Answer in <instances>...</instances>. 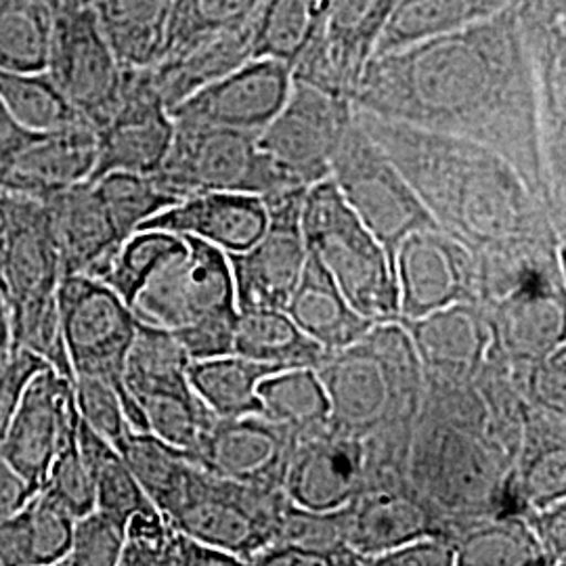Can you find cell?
Here are the masks:
<instances>
[{
	"label": "cell",
	"instance_id": "1",
	"mask_svg": "<svg viewBox=\"0 0 566 566\" xmlns=\"http://www.w3.org/2000/svg\"><path fill=\"white\" fill-rule=\"evenodd\" d=\"M353 109L464 137L504 156L566 235L549 191L539 112L514 2L493 18L371 55Z\"/></svg>",
	"mask_w": 566,
	"mask_h": 566
},
{
	"label": "cell",
	"instance_id": "2",
	"mask_svg": "<svg viewBox=\"0 0 566 566\" xmlns=\"http://www.w3.org/2000/svg\"><path fill=\"white\" fill-rule=\"evenodd\" d=\"M355 118L403 172L437 227L474 256L479 303H495L526 283H566V235L504 156L357 109Z\"/></svg>",
	"mask_w": 566,
	"mask_h": 566
},
{
	"label": "cell",
	"instance_id": "3",
	"mask_svg": "<svg viewBox=\"0 0 566 566\" xmlns=\"http://www.w3.org/2000/svg\"><path fill=\"white\" fill-rule=\"evenodd\" d=\"M327 395V426L371 446L407 449L424 376L399 322L374 324L315 367Z\"/></svg>",
	"mask_w": 566,
	"mask_h": 566
},
{
	"label": "cell",
	"instance_id": "4",
	"mask_svg": "<svg viewBox=\"0 0 566 566\" xmlns=\"http://www.w3.org/2000/svg\"><path fill=\"white\" fill-rule=\"evenodd\" d=\"M9 235L0 261V303L7 311L11 348L39 355L72 378L61 336L57 285L60 250L46 203L9 193Z\"/></svg>",
	"mask_w": 566,
	"mask_h": 566
},
{
	"label": "cell",
	"instance_id": "5",
	"mask_svg": "<svg viewBox=\"0 0 566 566\" xmlns=\"http://www.w3.org/2000/svg\"><path fill=\"white\" fill-rule=\"evenodd\" d=\"M306 252L313 254L344 298L371 324L399 322L395 263L327 177L304 193L301 210Z\"/></svg>",
	"mask_w": 566,
	"mask_h": 566
},
{
	"label": "cell",
	"instance_id": "6",
	"mask_svg": "<svg viewBox=\"0 0 566 566\" xmlns=\"http://www.w3.org/2000/svg\"><path fill=\"white\" fill-rule=\"evenodd\" d=\"M285 500L283 489L242 485L191 462L160 514L185 535L250 565V558L273 542Z\"/></svg>",
	"mask_w": 566,
	"mask_h": 566
},
{
	"label": "cell",
	"instance_id": "7",
	"mask_svg": "<svg viewBox=\"0 0 566 566\" xmlns=\"http://www.w3.org/2000/svg\"><path fill=\"white\" fill-rule=\"evenodd\" d=\"M256 139V135L206 122L175 120L172 142L154 179L179 200L206 191L264 198L283 189H304L285 181Z\"/></svg>",
	"mask_w": 566,
	"mask_h": 566
},
{
	"label": "cell",
	"instance_id": "8",
	"mask_svg": "<svg viewBox=\"0 0 566 566\" xmlns=\"http://www.w3.org/2000/svg\"><path fill=\"white\" fill-rule=\"evenodd\" d=\"M329 177L359 221L385 245L392 263L405 235L437 227L403 172L357 118L350 122L334 154Z\"/></svg>",
	"mask_w": 566,
	"mask_h": 566
},
{
	"label": "cell",
	"instance_id": "9",
	"mask_svg": "<svg viewBox=\"0 0 566 566\" xmlns=\"http://www.w3.org/2000/svg\"><path fill=\"white\" fill-rule=\"evenodd\" d=\"M44 74L95 130L120 102L124 67L103 34L95 4H57Z\"/></svg>",
	"mask_w": 566,
	"mask_h": 566
},
{
	"label": "cell",
	"instance_id": "10",
	"mask_svg": "<svg viewBox=\"0 0 566 566\" xmlns=\"http://www.w3.org/2000/svg\"><path fill=\"white\" fill-rule=\"evenodd\" d=\"M57 311L72 378H102L122 395L124 361L139 324L133 308L97 277L65 275Z\"/></svg>",
	"mask_w": 566,
	"mask_h": 566
},
{
	"label": "cell",
	"instance_id": "11",
	"mask_svg": "<svg viewBox=\"0 0 566 566\" xmlns=\"http://www.w3.org/2000/svg\"><path fill=\"white\" fill-rule=\"evenodd\" d=\"M182 238L181 250L147 280L130 304L142 324L179 332L238 313L227 254L198 238Z\"/></svg>",
	"mask_w": 566,
	"mask_h": 566
},
{
	"label": "cell",
	"instance_id": "12",
	"mask_svg": "<svg viewBox=\"0 0 566 566\" xmlns=\"http://www.w3.org/2000/svg\"><path fill=\"white\" fill-rule=\"evenodd\" d=\"M355 118L353 103L292 78L280 114L259 135V149L294 187H311L332 175V160Z\"/></svg>",
	"mask_w": 566,
	"mask_h": 566
},
{
	"label": "cell",
	"instance_id": "13",
	"mask_svg": "<svg viewBox=\"0 0 566 566\" xmlns=\"http://www.w3.org/2000/svg\"><path fill=\"white\" fill-rule=\"evenodd\" d=\"M535 86L547 185L566 214V0H514Z\"/></svg>",
	"mask_w": 566,
	"mask_h": 566
},
{
	"label": "cell",
	"instance_id": "14",
	"mask_svg": "<svg viewBox=\"0 0 566 566\" xmlns=\"http://www.w3.org/2000/svg\"><path fill=\"white\" fill-rule=\"evenodd\" d=\"M346 544L365 566L424 535H447L446 516L411 485L401 465L369 464L361 489L344 506Z\"/></svg>",
	"mask_w": 566,
	"mask_h": 566
},
{
	"label": "cell",
	"instance_id": "15",
	"mask_svg": "<svg viewBox=\"0 0 566 566\" xmlns=\"http://www.w3.org/2000/svg\"><path fill=\"white\" fill-rule=\"evenodd\" d=\"M306 189L264 196L269 223L261 240L243 252L227 254L238 311L283 308L296 287L308 254L301 227Z\"/></svg>",
	"mask_w": 566,
	"mask_h": 566
},
{
	"label": "cell",
	"instance_id": "16",
	"mask_svg": "<svg viewBox=\"0 0 566 566\" xmlns=\"http://www.w3.org/2000/svg\"><path fill=\"white\" fill-rule=\"evenodd\" d=\"M175 120L147 67H124L120 102L97 128V160L88 181L107 172L154 175L172 142Z\"/></svg>",
	"mask_w": 566,
	"mask_h": 566
},
{
	"label": "cell",
	"instance_id": "17",
	"mask_svg": "<svg viewBox=\"0 0 566 566\" xmlns=\"http://www.w3.org/2000/svg\"><path fill=\"white\" fill-rule=\"evenodd\" d=\"M399 319H418L455 303H479L474 256L439 227L405 235L395 252Z\"/></svg>",
	"mask_w": 566,
	"mask_h": 566
},
{
	"label": "cell",
	"instance_id": "18",
	"mask_svg": "<svg viewBox=\"0 0 566 566\" xmlns=\"http://www.w3.org/2000/svg\"><path fill=\"white\" fill-rule=\"evenodd\" d=\"M399 0H327L324 32L292 65V78L350 102L388 15Z\"/></svg>",
	"mask_w": 566,
	"mask_h": 566
},
{
	"label": "cell",
	"instance_id": "19",
	"mask_svg": "<svg viewBox=\"0 0 566 566\" xmlns=\"http://www.w3.org/2000/svg\"><path fill=\"white\" fill-rule=\"evenodd\" d=\"M296 434L266 418L248 413L238 418L212 416L193 451V464L229 481L261 489H283L285 470Z\"/></svg>",
	"mask_w": 566,
	"mask_h": 566
},
{
	"label": "cell",
	"instance_id": "20",
	"mask_svg": "<svg viewBox=\"0 0 566 566\" xmlns=\"http://www.w3.org/2000/svg\"><path fill=\"white\" fill-rule=\"evenodd\" d=\"M292 91V70L273 57H252L170 109L175 120H193L261 135Z\"/></svg>",
	"mask_w": 566,
	"mask_h": 566
},
{
	"label": "cell",
	"instance_id": "21",
	"mask_svg": "<svg viewBox=\"0 0 566 566\" xmlns=\"http://www.w3.org/2000/svg\"><path fill=\"white\" fill-rule=\"evenodd\" d=\"M367 472L365 441L325 424L296 434L283 493L296 506L340 510L361 489Z\"/></svg>",
	"mask_w": 566,
	"mask_h": 566
},
{
	"label": "cell",
	"instance_id": "22",
	"mask_svg": "<svg viewBox=\"0 0 566 566\" xmlns=\"http://www.w3.org/2000/svg\"><path fill=\"white\" fill-rule=\"evenodd\" d=\"M78 413L74 380L44 367L30 378L0 443V455L39 493L61 434Z\"/></svg>",
	"mask_w": 566,
	"mask_h": 566
},
{
	"label": "cell",
	"instance_id": "23",
	"mask_svg": "<svg viewBox=\"0 0 566 566\" xmlns=\"http://www.w3.org/2000/svg\"><path fill=\"white\" fill-rule=\"evenodd\" d=\"M97 160V130L88 122L53 130H32L0 166V191L46 200L88 181Z\"/></svg>",
	"mask_w": 566,
	"mask_h": 566
},
{
	"label": "cell",
	"instance_id": "24",
	"mask_svg": "<svg viewBox=\"0 0 566 566\" xmlns=\"http://www.w3.org/2000/svg\"><path fill=\"white\" fill-rule=\"evenodd\" d=\"M422 365L439 382H468L489 361L493 329L481 303H455L418 319H399Z\"/></svg>",
	"mask_w": 566,
	"mask_h": 566
},
{
	"label": "cell",
	"instance_id": "25",
	"mask_svg": "<svg viewBox=\"0 0 566 566\" xmlns=\"http://www.w3.org/2000/svg\"><path fill=\"white\" fill-rule=\"evenodd\" d=\"M483 306L493 348L507 361H537L565 346L566 285L528 283Z\"/></svg>",
	"mask_w": 566,
	"mask_h": 566
},
{
	"label": "cell",
	"instance_id": "26",
	"mask_svg": "<svg viewBox=\"0 0 566 566\" xmlns=\"http://www.w3.org/2000/svg\"><path fill=\"white\" fill-rule=\"evenodd\" d=\"M269 217L261 196L240 191H206L170 206L142 229H164L198 238L224 254H238L261 240Z\"/></svg>",
	"mask_w": 566,
	"mask_h": 566
},
{
	"label": "cell",
	"instance_id": "27",
	"mask_svg": "<svg viewBox=\"0 0 566 566\" xmlns=\"http://www.w3.org/2000/svg\"><path fill=\"white\" fill-rule=\"evenodd\" d=\"M42 202L46 203L53 224L63 277L91 275L99 280L118 252L122 240L105 212L95 185L76 182Z\"/></svg>",
	"mask_w": 566,
	"mask_h": 566
},
{
	"label": "cell",
	"instance_id": "28",
	"mask_svg": "<svg viewBox=\"0 0 566 566\" xmlns=\"http://www.w3.org/2000/svg\"><path fill=\"white\" fill-rule=\"evenodd\" d=\"M254 18L191 42L147 67L149 78L168 109L254 57Z\"/></svg>",
	"mask_w": 566,
	"mask_h": 566
},
{
	"label": "cell",
	"instance_id": "29",
	"mask_svg": "<svg viewBox=\"0 0 566 566\" xmlns=\"http://www.w3.org/2000/svg\"><path fill=\"white\" fill-rule=\"evenodd\" d=\"M283 311L325 353L355 343L374 325L350 306L324 264L313 254H306L303 273Z\"/></svg>",
	"mask_w": 566,
	"mask_h": 566
},
{
	"label": "cell",
	"instance_id": "30",
	"mask_svg": "<svg viewBox=\"0 0 566 566\" xmlns=\"http://www.w3.org/2000/svg\"><path fill=\"white\" fill-rule=\"evenodd\" d=\"M449 539L455 549V565H547L525 516L516 512H500L451 523Z\"/></svg>",
	"mask_w": 566,
	"mask_h": 566
},
{
	"label": "cell",
	"instance_id": "31",
	"mask_svg": "<svg viewBox=\"0 0 566 566\" xmlns=\"http://www.w3.org/2000/svg\"><path fill=\"white\" fill-rule=\"evenodd\" d=\"M175 0H97L103 34L122 67H151L163 60Z\"/></svg>",
	"mask_w": 566,
	"mask_h": 566
},
{
	"label": "cell",
	"instance_id": "32",
	"mask_svg": "<svg viewBox=\"0 0 566 566\" xmlns=\"http://www.w3.org/2000/svg\"><path fill=\"white\" fill-rule=\"evenodd\" d=\"M512 2L514 0H399L388 15L371 55L390 53L493 18Z\"/></svg>",
	"mask_w": 566,
	"mask_h": 566
},
{
	"label": "cell",
	"instance_id": "33",
	"mask_svg": "<svg viewBox=\"0 0 566 566\" xmlns=\"http://www.w3.org/2000/svg\"><path fill=\"white\" fill-rule=\"evenodd\" d=\"M282 367L261 364L242 355H224L189 364V385L214 416L238 418L263 413L259 385Z\"/></svg>",
	"mask_w": 566,
	"mask_h": 566
},
{
	"label": "cell",
	"instance_id": "34",
	"mask_svg": "<svg viewBox=\"0 0 566 566\" xmlns=\"http://www.w3.org/2000/svg\"><path fill=\"white\" fill-rule=\"evenodd\" d=\"M235 355L282 369H315L325 350L303 334L283 308H252L238 311Z\"/></svg>",
	"mask_w": 566,
	"mask_h": 566
},
{
	"label": "cell",
	"instance_id": "35",
	"mask_svg": "<svg viewBox=\"0 0 566 566\" xmlns=\"http://www.w3.org/2000/svg\"><path fill=\"white\" fill-rule=\"evenodd\" d=\"M327 0H261L254 18V57L290 65L324 32Z\"/></svg>",
	"mask_w": 566,
	"mask_h": 566
},
{
	"label": "cell",
	"instance_id": "36",
	"mask_svg": "<svg viewBox=\"0 0 566 566\" xmlns=\"http://www.w3.org/2000/svg\"><path fill=\"white\" fill-rule=\"evenodd\" d=\"M189 364V355L170 329L139 322L124 361L122 382L128 395L187 390L191 388Z\"/></svg>",
	"mask_w": 566,
	"mask_h": 566
},
{
	"label": "cell",
	"instance_id": "37",
	"mask_svg": "<svg viewBox=\"0 0 566 566\" xmlns=\"http://www.w3.org/2000/svg\"><path fill=\"white\" fill-rule=\"evenodd\" d=\"M57 0H0V67L44 72Z\"/></svg>",
	"mask_w": 566,
	"mask_h": 566
},
{
	"label": "cell",
	"instance_id": "38",
	"mask_svg": "<svg viewBox=\"0 0 566 566\" xmlns=\"http://www.w3.org/2000/svg\"><path fill=\"white\" fill-rule=\"evenodd\" d=\"M78 446L95 489V507L118 516L124 523L137 512L156 510L120 451L84 424L82 418L78 424Z\"/></svg>",
	"mask_w": 566,
	"mask_h": 566
},
{
	"label": "cell",
	"instance_id": "39",
	"mask_svg": "<svg viewBox=\"0 0 566 566\" xmlns=\"http://www.w3.org/2000/svg\"><path fill=\"white\" fill-rule=\"evenodd\" d=\"M263 413L294 434L327 424L329 403L313 367H292L266 376L259 385Z\"/></svg>",
	"mask_w": 566,
	"mask_h": 566
},
{
	"label": "cell",
	"instance_id": "40",
	"mask_svg": "<svg viewBox=\"0 0 566 566\" xmlns=\"http://www.w3.org/2000/svg\"><path fill=\"white\" fill-rule=\"evenodd\" d=\"M271 544L301 547L324 558L327 566H365L364 558L346 544L344 507L324 512L285 500Z\"/></svg>",
	"mask_w": 566,
	"mask_h": 566
},
{
	"label": "cell",
	"instance_id": "41",
	"mask_svg": "<svg viewBox=\"0 0 566 566\" xmlns=\"http://www.w3.org/2000/svg\"><path fill=\"white\" fill-rule=\"evenodd\" d=\"M91 182L95 185V191L122 242L139 231L149 219L181 202L177 196L166 191L154 175L118 170Z\"/></svg>",
	"mask_w": 566,
	"mask_h": 566
},
{
	"label": "cell",
	"instance_id": "42",
	"mask_svg": "<svg viewBox=\"0 0 566 566\" xmlns=\"http://www.w3.org/2000/svg\"><path fill=\"white\" fill-rule=\"evenodd\" d=\"M0 102L30 130H53L86 122L61 97L44 72H13L0 67Z\"/></svg>",
	"mask_w": 566,
	"mask_h": 566
},
{
	"label": "cell",
	"instance_id": "43",
	"mask_svg": "<svg viewBox=\"0 0 566 566\" xmlns=\"http://www.w3.org/2000/svg\"><path fill=\"white\" fill-rule=\"evenodd\" d=\"M182 245L185 238L179 233L164 229H139L122 242L99 280L130 306L147 280Z\"/></svg>",
	"mask_w": 566,
	"mask_h": 566
},
{
	"label": "cell",
	"instance_id": "44",
	"mask_svg": "<svg viewBox=\"0 0 566 566\" xmlns=\"http://www.w3.org/2000/svg\"><path fill=\"white\" fill-rule=\"evenodd\" d=\"M130 397L142 407L147 432L187 453L198 446L203 428L214 416L193 388L142 392Z\"/></svg>",
	"mask_w": 566,
	"mask_h": 566
},
{
	"label": "cell",
	"instance_id": "45",
	"mask_svg": "<svg viewBox=\"0 0 566 566\" xmlns=\"http://www.w3.org/2000/svg\"><path fill=\"white\" fill-rule=\"evenodd\" d=\"M259 4L261 0H175L163 60L191 42L252 20Z\"/></svg>",
	"mask_w": 566,
	"mask_h": 566
},
{
	"label": "cell",
	"instance_id": "46",
	"mask_svg": "<svg viewBox=\"0 0 566 566\" xmlns=\"http://www.w3.org/2000/svg\"><path fill=\"white\" fill-rule=\"evenodd\" d=\"M81 413L65 426L41 491L74 518L95 510V489L78 446Z\"/></svg>",
	"mask_w": 566,
	"mask_h": 566
},
{
	"label": "cell",
	"instance_id": "47",
	"mask_svg": "<svg viewBox=\"0 0 566 566\" xmlns=\"http://www.w3.org/2000/svg\"><path fill=\"white\" fill-rule=\"evenodd\" d=\"M126 523L99 507L74 518L72 544L60 566H116Z\"/></svg>",
	"mask_w": 566,
	"mask_h": 566
},
{
	"label": "cell",
	"instance_id": "48",
	"mask_svg": "<svg viewBox=\"0 0 566 566\" xmlns=\"http://www.w3.org/2000/svg\"><path fill=\"white\" fill-rule=\"evenodd\" d=\"M507 364L514 385L528 407L566 416V344L544 359Z\"/></svg>",
	"mask_w": 566,
	"mask_h": 566
},
{
	"label": "cell",
	"instance_id": "49",
	"mask_svg": "<svg viewBox=\"0 0 566 566\" xmlns=\"http://www.w3.org/2000/svg\"><path fill=\"white\" fill-rule=\"evenodd\" d=\"M74 397L82 422L118 447L130 428L124 416L120 390L102 378L81 376L74 378Z\"/></svg>",
	"mask_w": 566,
	"mask_h": 566
},
{
	"label": "cell",
	"instance_id": "50",
	"mask_svg": "<svg viewBox=\"0 0 566 566\" xmlns=\"http://www.w3.org/2000/svg\"><path fill=\"white\" fill-rule=\"evenodd\" d=\"M34 539V566H60L72 544L74 516L39 491L28 504Z\"/></svg>",
	"mask_w": 566,
	"mask_h": 566
},
{
	"label": "cell",
	"instance_id": "51",
	"mask_svg": "<svg viewBox=\"0 0 566 566\" xmlns=\"http://www.w3.org/2000/svg\"><path fill=\"white\" fill-rule=\"evenodd\" d=\"M175 526L158 510L137 512L126 521L122 566H164Z\"/></svg>",
	"mask_w": 566,
	"mask_h": 566
},
{
	"label": "cell",
	"instance_id": "52",
	"mask_svg": "<svg viewBox=\"0 0 566 566\" xmlns=\"http://www.w3.org/2000/svg\"><path fill=\"white\" fill-rule=\"evenodd\" d=\"M44 367H51V365L25 348H9V353L2 357L0 361V443L18 411L21 395L30 382V378Z\"/></svg>",
	"mask_w": 566,
	"mask_h": 566
},
{
	"label": "cell",
	"instance_id": "53",
	"mask_svg": "<svg viewBox=\"0 0 566 566\" xmlns=\"http://www.w3.org/2000/svg\"><path fill=\"white\" fill-rule=\"evenodd\" d=\"M235 322L238 313H231L189 325L172 334L179 338L191 361H203L224 355H235Z\"/></svg>",
	"mask_w": 566,
	"mask_h": 566
},
{
	"label": "cell",
	"instance_id": "54",
	"mask_svg": "<svg viewBox=\"0 0 566 566\" xmlns=\"http://www.w3.org/2000/svg\"><path fill=\"white\" fill-rule=\"evenodd\" d=\"M455 549L447 535H424L374 558L369 566H451Z\"/></svg>",
	"mask_w": 566,
	"mask_h": 566
},
{
	"label": "cell",
	"instance_id": "55",
	"mask_svg": "<svg viewBox=\"0 0 566 566\" xmlns=\"http://www.w3.org/2000/svg\"><path fill=\"white\" fill-rule=\"evenodd\" d=\"M523 516L542 547L547 565H565L566 500L539 510H526Z\"/></svg>",
	"mask_w": 566,
	"mask_h": 566
},
{
	"label": "cell",
	"instance_id": "56",
	"mask_svg": "<svg viewBox=\"0 0 566 566\" xmlns=\"http://www.w3.org/2000/svg\"><path fill=\"white\" fill-rule=\"evenodd\" d=\"M0 566H34V539L25 506L0 518Z\"/></svg>",
	"mask_w": 566,
	"mask_h": 566
},
{
	"label": "cell",
	"instance_id": "57",
	"mask_svg": "<svg viewBox=\"0 0 566 566\" xmlns=\"http://www.w3.org/2000/svg\"><path fill=\"white\" fill-rule=\"evenodd\" d=\"M36 491L0 455V518L25 506Z\"/></svg>",
	"mask_w": 566,
	"mask_h": 566
},
{
	"label": "cell",
	"instance_id": "58",
	"mask_svg": "<svg viewBox=\"0 0 566 566\" xmlns=\"http://www.w3.org/2000/svg\"><path fill=\"white\" fill-rule=\"evenodd\" d=\"M32 130L21 126L20 122L13 118V114L7 109V105L0 102V166L11 158V154L25 142V137Z\"/></svg>",
	"mask_w": 566,
	"mask_h": 566
},
{
	"label": "cell",
	"instance_id": "59",
	"mask_svg": "<svg viewBox=\"0 0 566 566\" xmlns=\"http://www.w3.org/2000/svg\"><path fill=\"white\" fill-rule=\"evenodd\" d=\"M9 223H11V214H9V193L0 191V261H2V252H4V243L9 235Z\"/></svg>",
	"mask_w": 566,
	"mask_h": 566
},
{
	"label": "cell",
	"instance_id": "60",
	"mask_svg": "<svg viewBox=\"0 0 566 566\" xmlns=\"http://www.w3.org/2000/svg\"><path fill=\"white\" fill-rule=\"evenodd\" d=\"M11 348V338H9V322H7V311L0 303V361Z\"/></svg>",
	"mask_w": 566,
	"mask_h": 566
},
{
	"label": "cell",
	"instance_id": "61",
	"mask_svg": "<svg viewBox=\"0 0 566 566\" xmlns=\"http://www.w3.org/2000/svg\"><path fill=\"white\" fill-rule=\"evenodd\" d=\"M57 2L67 7H88V4H95L97 0H57Z\"/></svg>",
	"mask_w": 566,
	"mask_h": 566
}]
</instances>
